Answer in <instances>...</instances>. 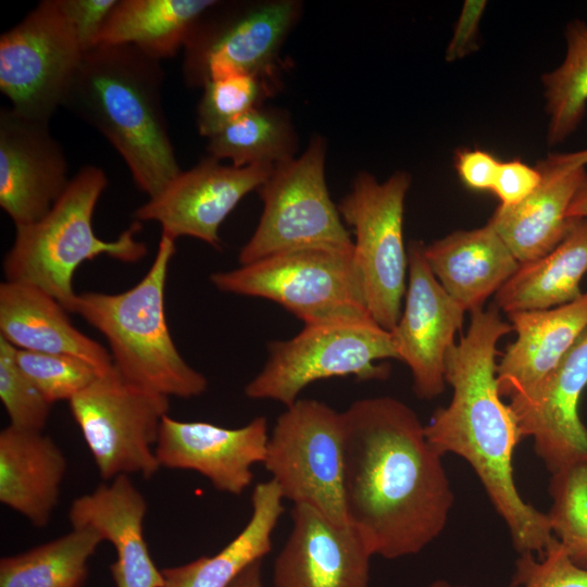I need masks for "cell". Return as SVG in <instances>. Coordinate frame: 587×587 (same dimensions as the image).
I'll return each mask as SVG.
<instances>
[{
  "label": "cell",
  "mask_w": 587,
  "mask_h": 587,
  "mask_svg": "<svg viewBox=\"0 0 587 587\" xmlns=\"http://www.w3.org/2000/svg\"><path fill=\"white\" fill-rule=\"evenodd\" d=\"M344 500L373 555L420 553L445 529L454 495L425 425L401 400L363 398L345 412Z\"/></svg>",
  "instance_id": "obj_1"
},
{
  "label": "cell",
  "mask_w": 587,
  "mask_h": 587,
  "mask_svg": "<svg viewBox=\"0 0 587 587\" xmlns=\"http://www.w3.org/2000/svg\"><path fill=\"white\" fill-rule=\"evenodd\" d=\"M511 332L494 303L471 313L465 335L447 359L451 400L435 411L425 434L440 454H457L471 465L519 554L541 557L554 536L548 514L527 503L516 488L513 454L523 436L497 382V357L502 354L497 344Z\"/></svg>",
  "instance_id": "obj_2"
},
{
  "label": "cell",
  "mask_w": 587,
  "mask_h": 587,
  "mask_svg": "<svg viewBox=\"0 0 587 587\" xmlns=\"http://www.w3.org/2000/svg\"><path fill=\"white\" fill-rule=\"evenodd\" d=\"M162 63L134 46H97L83 55L62 107L97 129L149 198L180 172L163 108Z\"/></svg>",
  "instance_id": "obj_3"
},
{
  "label": "cell",
  "mask_w": 587,
  "mask_h": 587,
  "mask_svg": "<svg viewBox=\"0 0 587 587\" xmlns=\"http://www.w3.org/2000/svg\"><path fill=\"white\" fill-rule=\"evenodd\" d=\"M175 240L161 235L145 276L132 288L77 294L71 313L107 339L114 369L127 380L166 397L193 398L208 379L182 357L165 315V286Z\"/></svg>",
  "instance_id": "obj_4"
},
{
  "label": "cell",
  "mask_w": 587,
  "mask_h": 587,
  "mask_svg": "<svg viewBox=\"0 0 587 587\" xmlns=\"http://www.w3.org/2000/svg\"><path fill=\"white\" fill-rule=\"evenodd\" d=\"M108 185L102 168L82 167L51 210L40 220L15 226V237L3 258L5 280L38 287L68 313L76 299L74 275L85 261L108 255L124 263L145 258L148 247L137 239L135 221L114 240L99 238L92 226L96 205Z\"/></svg>",
  "instance_id": "obj_5"
},
{
  "label": "cell",
  "mask_w": 587,
  "mask_h": 587,
  "mask_svg": "<svg viewBox=\"0 0 587 587\" xmlns=\"http://www.w3.org/2000/svg\"><path fill=\"white\" fill-rule=\"evenodd\" d=\"M210 280L222 292L276 302L304 325L373 321L353 247L286 250L213 273Z\"/></svg>",
  "instance_id": "obj_6"
},
{
  "label": "cell",
  "mask_w": 587,
  "mask_h": 587,
  "mask_svg": "<svg viewBox=\"0 0 587 587\" xmlns=\"http://www.w3.org/2000/svg\"><path fill=\"white\" fill-rule=\"evenodd\" d=\"M387 359L399 360L392 335L373 321L304 325L292 338L268 345L267 360L245 394L288 407L317 380H384L390 374Z\"/></svg>",
  "instance_id": "obj_7"
},
{
  "label": "cell",
  "mask_w": 587,
  "mask_h": 587,
  "mask_svg": "<svg viewBox=\"0 0 587 587\" xmlns=\"http://www.w3.org/2000/svg\"><path fill=\"white\" fill-rule=\"evenodd\" d=\"M345 416L299 398L277 417L262 464L284 499L307 504L336 524H350L344 500Z\"/></svg>",
  "instance_id": "obj_8"
},
{
  "label": "cell",
  "mask_w": 587,
  "mask_h": 587,
  "mask_svg": "<svg viewBox=\"0 0 587 587\" xmlns=\"http://www.w3.org/2000/svg\"><path fill=\"white\" fill-rule=\"evenodd\" d=\"M325 157L326 145L316 136L300 157L274 165L257 189L263 211L239 252L240 265L303 247H353L327 189Z\"/></svg>",
  "instance_id": "obj_9"
},
{
  "label": "cell",
  "mask_w": 587,
  "mask_h": 587,
  "mask_svg": "<svg viewBox=\"0 0 587 587\" xmlns=\"http://www.w3.org/2000/svg\"><path fill=\"white\" fill-rule=\"evenodd\" d=\"M410 185L411 176L404 171L395 172L384 183L360 172L338 204L340 216L353 228V255L367 310L389 332L400 319L407 290L403 212Z\"/></svg>",
  "instance_id": "obj_10"
},
{
  "label": "cell",
  "mask_w": 587,
  "mask_h": 587,
  "mask_svg": "<svg viewBox=\"0 0 587 587\" xmlns=\"http://www.w3.org/2000/svg\"><path fill=\"white\" fill-rule=\"evenodd\" d=\"M68 403L104 480L134 473L149 478L161 467L155 445L168 397L127 380L112 366Z\"/></svg>",
  "instance_id": "obj_11"
},
{
  "label": "cell",
  "mask_w": 587,
  "mask_h": 587,
  "mask_svg": "<svg viewBox=\"0 0 587 587\" xmlns=\"http://www.w3.org/2000/svg\"><path fill=\"white\" fill-rule=\"evenodd\" d=\"M84 53L61 1H40L0 36V90L15 112L50 121Z\"/></svg>",
  "instance_id": "obj_12"
},
{
  "label": "cell",
  "mask_w": 587,
  "mask_h": 587,
  "mask_svg": "<svg viewBox=\"0 0 587 587\" xmlns=\"http://www.w3.org/2000/svg\"><path fill=\"white\" fill-rule=\"evenodd\" d=\"M298 11L294 1H275L213 21L202 15L184 46L187 84L238 74L267 79Z\"/></svg>",
  "instance_id": "obj_13"
},
{
  "label": "cell",
  "mask_w": 587,
  "mask_h": 587,
  "mask_svg": "<svg viewBox=\"0 0 587 587\" xmlns=\"http://www.w3.org/2000/svg\"><path fill=\"white\" fill-rule=\"evenodd\" d=\"M424 243L411 240L408 284L400 319L390 332L399 361L411 371L417 398L432 400L447 386L448 355L461 330L464 309L440 285L424 254Z\"/></svg>",
  "instance_id": "obj_14"
},
{
  "label": "cell",
  "mask_w": 587,
  "mask_h": 587,
  "mask_svg": "<svg viewBox=\"0 0 587 587\" xmlns=\"http://www.w3.org/2000/svg\"><path fill=\"white\" fill-rule=\"evenodd\" d=\"M273 168L272 164L228 166L209 157L182 171L138 207L134 217L140 223H159L161 235L174 240L189 236L218 247L221 224L247 193L267 179Z\"/></svg>",
  "instance_id": "obj_15"
},
{
  "label": "cell",
  "mask_w": 587,
  "mask_h": 587,
  "mask_svg": "<svg viewBox=\"0 0 587 587\" xmlns=\"http://www.w3.org/2000/svg\"><path fill=\"white\" fill-rule=\"evenodd\" d=\"M71 178L65 153L49 121L0 110V207L15 226L45 216Z\"/></svg>",
  "instance_id": "obj_16"
},
{
  "label": "cell",
  "mask_w": 587,
  "mask_h": 587,
  "mask_svg": "<svg viewBox=\"0 0 587 587\" xmlns=\"http://www.w3.org/2000/svg\"><path fill=\"white\" fill-rule=\"evenodd\" d=\"M586 386L587 328L536 389L510 398L523 438H533L536 454L551 474L587 459V428L578 415Z\"/></svg>",
  "instance_id": "obj_17"
},
{
  "label": "cell",
  "mask_w": 587,
  "mask_h": 587,
  "mask_svg": "<svg viewBox=\"0 0 587 587\" xmlns=\"http://www.w3.org/2000/svg\"><path fill=\"white\" fill-rule=\"evenodd\" d=\"M292 526L274 565L273 587H367L372 551L351 524L295 504Z\"/></svg>",
  "instance_id": "obj_18"
},
{
  "label": "cell",
  "mask_w": 587,
  "mask_h": 587,
  "mask_svg": "<svg viewBox=\"0 0 587 587\" xmlns=\"http://www.w3.org/2000/svg\"><path fill=\"white\" fill-rule=\"evenodd\" d=\"M268 436L264 416L226 428L178 421L167 414L161 423L155 455L160 466L198 472L218 491L240 496L253 480L252 466L263 462Z\"/></svg>",
  "instance_id": "obj_19"
},
{
  "label": "cell",
  "mask_w": 587,
  "mask_h": 587,
  "mask_svg": "<svg viewBox=\"0 0 587 587\" xmlns=\"http://www.w3.org/2000/svg\"><path fill=\"white\" fill-rule=\"evenodd\" d=\"M147 502L128 475L76 498L68 517L73 528H88L112 544L116 561L110 566L116 587H164L145 536Z\"/></svg>",
  "instance_id": "obj_20"
},
{
  "label": "cell",
  "mask_w": 587,
  "mask_h": 587,
  "mask_svg": "<svg viewBox=\"0 0 587 587\" xmlns=\"http://www.w3.org/2000/svg\"><path fill=\"white\" fill-rule=\"evenodd\" d=\"M516 339L497 364L500 395L530 394L557 367L587 328V291L566 304L508 314Z\"/></svg>",
  "instance_id": "obj_21"
},
{
  "label": "cell",
  "mask_w": 587,
  "mask_h": 587,
  "mask_svg": "<svg viewBox=\"0 0 587 587\" xmlns=\"http://www.w3.org/2000/svg\"><path fill=\"white\" fill-rule=\"evenodd\" d=\"M536 167L539 186L514 207L499 205L488 221L520 264L540 259L566 236L573 218L566 212L586 175V167L558 162L551 154Z\"/></svg>",
  "instance_id": "obj_22"
},
{
  "label": "cell",
  "mask_w": 587,
  "mask_h": 587,
  "mask_svg": "<svg viewBox=\"0 0 587 587\" xmlns=\"http://www.w3.org/2000/svg\"><path fill=\"white\" fill-rule=\"evenodd\" d=\"M0 337L16 349L80 359L100 374L113 366L110 351L78 330L55 298L33 285L0 284Z\"/></svg>",
  "instance_id": "obj_23"
},
{
  "label": "cell",
  "mask_w": 587,
  "mask_h": 587,
  "mask_svg": "<svg viewBox=\"0 0 587 587\" xmlns=\"http://www.w3.org/2000/svg\"><path fill=\"white\" fill-rule=\"evenodd\" d=\"M429 267L444 289L465 312L484 309L519 270L520 263L490 226L455 230L424 246Z\"/></svg>",
  "instance_id": "obj_24"
},
{
  "label": "cell",
  "mask_w": 587,
  "mask_h": 587,
  "mask_svg": "<svg viewBox=\"0 0 587 587\" xmlns=\"http://www.w3.org/2000/svg\"><path fill=\"white\" fill-rule=\"evenodd\" d=\"M67 469L62 450L40 430L0 432V501L34 526H46L58 505Z\"/></svg>",
  "instance_id": "obj_25"
},
{
  "label": "cell",
  "mask_w": 587,
  "mask_h": 587,
  "mask_svg": "<svg viewBox=\"0 0 587 587\" xmlns=\"http://www.w3.org/2000/svg\"><path fill=\"white\" fill-rule=\"evenodd\" d=\"M587 274V218H573L563 240L546 255L520 264L494 295V304L507 314L547 310L566 304L583 292Z\"/></svg>",
  "instance_id": "obj_26"
},
{
  "label": "cell",
  "mask_w": 587,
  "mask_h": 587,
  "mask_svg": "<svg viewBox=\"0 0 587 587\" xmlns=\"http://www.w3.org/2000/svg\"><path fill=\"white\" fill-rule=\"evenodd\" d=\"M284 497L272 479L254 486L252 512L242 530L222 550L164 569V587H229L250 564L272 550V535L284 512Z\"/></svg>",
  "instance_id": "obj_27"
},
{
  "label": "cell",
  "mask_w": 587,
  "mask_h": 587,
  "mask_svg": "<svg viewBox=\"0 0 587 587\" xmlns=\"http://www.w3.org/2000/svg\"><path fill=\"white\" fill-rule=\"evenodd\" d=\"M213 0H118L98 45L134 46L162 62L176 55Z\"/></svg>",
  "instance_id": "obj_28"
},
{
  "label": "cell",
  "mask_w": 587,
  "mask_h": 587,
  "mask_svg": "<svg viewBox=\"0 0 587 587\" xmlns=\"http://www.w3.org/2000/svg\"><path fill=\"white\" fill-rule=\"evenodd\" d=\"M102 538L88 528L70 533L0 561V587H80L87 562Z\"/></svg>",
  "instance_id": "obj_29"
},
{
  "label": "cell",
  "mask_w": 587,
  "mask_h": 587,
  "mask_svg": "<svg viewBox=\"0 0 587 587\" xmlns=\"http://www.w3.org/2000/svg\"><path fill=\"white\" fill-rule=\"evenodd\" d=\"M209 157L234 166L276 165L294 158L296 136L284 112L257 107L208 138Z\"/></svg>",
  "instance_id": "obj_30"
},
{
  "label": "cell",
  "mask_w": 587,
  "mask_h": 587,
  "mask_svg": "<svg viewBox=\"0 0 587 587\" xmlns=\"http://www.w3.org/2000/svg\"><path fill=\"white\" fill-rule=\"evenodd\" d=\"M563 62L541 77L549 116L547 142L557 146L580 124L587 108V24L579 20L565 28Z\"/></svg>",
  "instance_id": "obj_31"
},
{
  "label": "cell",
  "mask_w": 587,
  "mask_h": 587,
  "mask_svg": "<svg viewBox=\"0 0 587 587\" xmlns=\"http://www.w3.org/2000/svg\"><path fill=\"white\" fill-rule=\"evenodd\" d=\"M549 494L553 536L575 564L587 569V459L551 474Z\"/></svg>",
  "instance_id": "obj_32"
},
{
  "label": "cell",
  "mask_w": 587,
  "mask_h": 587,
  "mask_svg": "<svg viewBox=\"0 0 587 587\" xmlns=\"http://www.w3.org/2000/svg\"><path fill=\"white\" fill-rule=\"evenodd\" d=\"M265 78L238 74L207 82L197 107V128L209 138L225 125L260 105L267 93Z\"/></svg>",
  "instance_id": "obj_33"
},
{
  "label": "cell",
  "mask_w": 587,
  "mask_h": 587,
  "mask_svg": "<svg viewBox=\"0 0 587 587\" xmlns=\"http://www.w3.org/2000/svg\"><path fill=\"white\" fill-rule=\"evenodd\" d=\"M15 359L21 370L52 404L70 401L100 375L93 366L71 355L15 348Z\"/></svg>",
  "instance_id": "obj_34"
},
{
  "label": "cell",
  "mask_w": 587,
  "mask_h": 587,
  "mask_svg": "<svg viewBox=\"0 0 587 587\" xmlns=\"http://www.w3.org/2000/svg\"><path fill=\"white\" fill-rule=\"evenodd\" d=\"M0 400L11 426L42 432L52 403L21 370L15 359V348L1 337Z\"/></svg>",
  "instance_id": "obj_35"
},
{
  "label": "cell",
  "mask_w": 587,
  "mask_h": 587,
  "mask_svg": "<svg viewBox=\"0 0 587 587\" xmlns=\"http://www.w3.org/2000/svg\"><path fill=\"white\" fill-rule=\"evenodd\" d=\"M511 587H587V569L575 564L554 537L541 557L519 555Z\"/></svg>",
  "instance_id": "obj_36"
},
{
  "label": "cell",
  "mask_w": 587,
  "mask_h": 587,
  "mask_svg": "<svg viewBox=\"0 0 587 587\" xmlns=\"http://www.w3.org/2000/svg\"><path fill=\"white\" fill-rule=\"evenodd\" d=\"M84 51L98 45L100 33L118 0H60Z\"/></svg>",
  "instance_id": "obj_37"
},
{
  "label": "cell",
  "mask_w": 587,
  "mask_h": 587,
  "mask_svg": "<svg viewBox=\"0 0 587 587\" xmlns=\"http://www.w3.org/2000/svg\"><path fill=\"white\" fill-rule=\"evenodd\" d=\"M541 182V173L521 160L501 162L492 192L501 207H514L525 200Z\"/></svg>",
  "instance_id": "obj_38"
},
{
  "label": "cell",
  "mask_w": 587,
  "mask_h": 587,
  "mask_svg": "<svg viewBox=\"0 0 587 587\" xmlns=\"http://www.w3.org/2000/svg\"><path fill=\"white\" fill-rule=\"evenodd\" d=\"M487 7L485 0H465L447 46L448 62L461 60L478 49L479 24Z\"/></svg>",
  "instance_id": "obj_39"
},
{
  "label": "cell",
  "mask_w": 587,
  "mask_h": 587,
  "mask_svg": "<svg viewBox=\"0 0 587 587\" xmlns=\"http://www.w3.org/2000/svg\"><path fill=\"white\" fill-rule=\"evenodd\" d=\"M454 164L467 188L492 191L501 162L487 151L464 149L455 153Z\"/></svg>",
  "instance_id": "obj_40"
},
{
  "label": "cell",
  "mask_w": 587,
  "mask_h": 587,
  "mask_svg": "<svg viewBox=\"0 0 587 587\" xmlns=\"http://www.w3.org/2000/svg\"><path fill=\"white\" fill-rule=\"evenodd\" d=\"M566 216L567 218H587V172L569 205Z\"/></svg>",
  "instance_id": "obj_41"
},
{
  "label": "cell",
  "mask_w": 587,
  "mask_h": 587,
  "mask_svg": "<svg viewBox=\"0 0 587 587\" xmlns=\"http://www.w3.org/2000/svg\"><path fill=\"white\" fill-rule=\"evenodd\" d=\"M262 561H257L245 569L229 587H263Z\"/></svg>",
  "instance_id": "obj_42"
},
{
  "label": "cell",
  "mask_w": 587,
  "mask_h": 587,
  "mask_svg": "<svg viewBox=\"0 0 587 587\" xmlns=\"http://www.w3.org/2000/svg\"><path fill=\"white\" fill-rule=\"evenodd\" d=\"M551 155L558 162L569 166H587V149L569 153H551Z\"/></svg>",
  "instance_id": "obj_43"
},
{
  "label": "cell",
  "mask_w": 587,
  "mask_h": 587,
  "mask_svg": "<svg viewBox=\"0 0 587 587\" xmlns=\"http://www.w3.org/2000/svg\"><path fill=\"white\" fill-rule=\"evenodd\" d=\"M426 587H465V586L453 584V583H450V582H448L446 579H437V580L432 582Z\"/></svg>",
  "instance_id": "obj_44"
}]
</instances>
